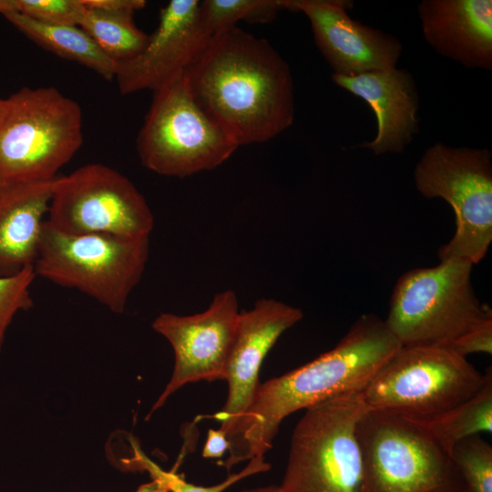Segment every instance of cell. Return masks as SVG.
<instances>
[{"mask_svg": "<svg viewBox=\"0 0 492 492\" xmlns=\"http://www.w3.org/2000/svg\"><path fill=\"white\" fill-rule=\"evenodd\" d=\"M356 436L363 492H466L450 454L415 418L368 408Z\"/></svg>", "mask_w": 492, "mask_h": 492, "instance_id": "6", "label": "cell"}, {"mask_svg": "<svg viewBox=\"0 0 492 492\" xmlns=\"http://www.w3.org/2000/svg\"><path fill=\"white\" fill-rule=\"evenodd\" d=\"M135 492H169L165 485L159 480L152 479L150 482L141 485Z\"/></svg>", "mask_w": 492, "mask_h": 492, "instance_id": "31", "label": "cell"}, {"mask_svg": "<svg viewBox=\"0 0 492 492\" xmlns=\"http://www.w3.org/2000/svg\"><path fill=\"white\" fill-rule=\"evenodd\" d=\"M240 313L235 292L225 290L215 294L201 313L192 315L161 313L155 318L152 328L169 342L175 364L169 382L148 417L187 384L224 380Z\"/></svg>", "mask_w": 492, "mask_h": 492, "instance_id": "12", "label": "cell"}, {"mask_svg": "<svg viewBox=\"0 0 492 492\" xmlns=\"http://www.w3.org/2000/svg\"><path fill=\"white\" fill-rule=\"evenodd\" d=\"M199 0H171L159 13L156 30L135 57L118 63L122 95L155 91L185 72L211 37L202 26Z\"/></svg>", "mask_w": 492, "mask_h": 492, "instance_id": "15", "label": "cell"}, {"mask_svg": "<svg viewBox=\"0 0 492 492\" xmlns=\"http://www.w3.org/2000/svg\"><path fill=\"white\" fill-rule=\"evenodd\" d=\"M3 15L43 48L92 69L106 80L115 78L118 63L80 26L44 24L15 12Z\"/></svg>", "mask_w": 492, "mask_h": 492, "instance_id": "19", "label": "cell"}, {"mask_svg": "<svg viewBox=\"0 0 492 492\" xmlns=\"http://www.w3.org/2000/svg\"><path fill=\"white\" fill-rule=\"evenodd\" d=\"M56 178L0 182V276L14 275L34 266Z\"/></svg>", "mask_w": 492, "mask_h": 492, "instance_id": "18", "label": "cell"}, {"mask_svg": "<svg viewBox=\"0 0 492 492\" xmlns=\"http://www.w3.org/2000/svg\"><path fill=\"white\" fill-rule=\"evenodd\" d=\"M418 14L436 52L468 68L492 69L491 0H423Z\"/></svg>", "mask_w": 492, "mask_h": 492, "instance_id": "17", "label": "cell"}, {"mask_svg": "<svg viewBox=\"0 0 492 492\" xmlns=\"http://www.w3.org/2000/svg\"><path fill=\"white\" fill-rule=\"evenodd\" d=\"M230 441L226 433L220 428H210L207 432L205 445L202 450L204 458H220L229 451Z\"/></svg>", "mask_w": 492, "mask_h": 492, "instance_id": "29", "label": "cell"}, {"mask_svg": "<svg viewBox=\"0 0 492 492\" xmlns=\"http://www.w3.org/2000/svg\"><path fill=\"white\" fill-rule=\"evenodd\" d=\"M445 348L466 357L474 353L492 354V314L459 335Z\"/></svg>", "mask_w": 492, "mask_h": 492, "instance_id": "27", "label": "cell"}, {"mask_svg": "<svg viewBox=\"0 0 492 492\" xmlns=\"http://www.w3.org/2000/svg\"><path fill=\"white\" fill-rule=\"evenodd\" d=\"M241 492H283V491L280 486L270 485V486L244 489Z\"/></svg>", "mask_w": 492, "mask_h": 492, "instance_id": "32", "label": "cell"}, {"mask_svg": "<svg viewBox=\"0 0 492 492\" xmlns=\"http://www.w3.org/2000/svg\"><path fill=\"white\" fill-rule=\"evenodd\" d=\"M340 87L365 101L377 121L374 138L359 147L374 155L400 153L418 132L419 97L413 76L396 67L355 76L332 75Z\"/></svg>", "mask_w": 492, "mask_h": 492, "instance_id": "16", "label": "cell"}, {"mask_svg": "<svg viewBox=\"0 0 492 492\" xmlns=\"http://www.w3.org/2000/svg\"><path fill=\"white\" fill-rule=\"evenodd\" d=\"M47 215L53 227L74 234L149 237L154 228L151 209L136 186L100 163L58 176Z\"/></svg>", "mask_w": 492, "mask_h": 492, "instance_id": "11", "label": "cell"}, {"mask_svg": "<svg viewBox=\"0 0 492 492\" xmlns=\"http://www.w3.org/2000/svg\"><path fill=\"white\" fill-rule=\"evenodd\" d=\"M152 93L137 137L148 169L182 179L219 167L239 148L195 101L184 72Z\"/></svg>", "mask_w": 492, "mask_h": 492, "instance_id": "8", "label": "cell"}, {"mask_svg": "<svg viewBox=\"0 0 492 492\" xmlns=\"http://www.w3.org/2000/svg\"><path fill=\"white\" fill-rule=\"evenodd\" d=\"M36 277L34 266L14 275L0 276V351L14 316L33 306L30 288Z\"/></svg>", "mask_w": 492, "mask_h": 492, "instance_id": "25", "label": "cell"}, {"mask_svg": "<svg viewBox=\"0 0 492 492\" xmlns=\"http://www.w3.org/2000/svg\"><path fill=\"white\" fill-rule=\"evenodd\" d=\"M83 144L79 105L53 87H22L0 100V182L57 177Z\"/></svg>", "mask_w": 492, "mask_h": 492, "instance_id": "3", "label": "cell"}, {"mask_svg": "<svg viewBox=\"0 0 492 492\" xmlns=\"http://www.w3.org/2000/svg\"><path fill=\"white\" fill-rule=\"evenodd\" d=\"M487 379L466 357L440 346H403L362 391L369 409L425 419L477 393Z\"/></svg>", "mask_w": 492, "mask_h": 492, "instance_id": "10", "label": "cell"}, {"mask_svg": "<svg viewBox=\"0 0 492 492\" xmlns=\"http://www.w3.org/2000/svg\"><path fill=\"white\" fill-rule=\"evenodd\" d=\"M492 155L487 149L437 142L425 149L414 170L416 190L441 198L453 209L456 231L438 250L439 260L462 258L473 265L492 241Z\"/></svg>", "mask_w": 492, "mask_h": 492, "instance_id": "9", "label": "cell"}, {"mask_svg": "<svg viewBox=\"0 0 492 492\" xmlns=\"http://www.w3.org/2000/svg\"><path fill=\"white\" fill-rule=\"evenodd\" d=\"M285 9L284 0H258L246 20L249 23H267Z\"/></svg>", "mask_w": 492, "mask_h": 492, "instance_id": "30", "label": "cell"}, {"mask_svg": "<svg viewBox=\"0 0 492 492\" xmlns=\"http://www.w3.org/2000/svg\"><path fill=\"white\" fill-rule=\"evenodd\" d=\"M83 0H0V13L15 12L48 25L78 26Z\"/></svg>", "mask_w": 492, "mask_h": 492, "instance_id": "24", "label": "cell"}, {"mask_svg": "<svg viewBox=\"0 0 492 492\" xmlns=\"http://www.w3.org/2000/svg\"><path fill=\"white\" fill-rule=\"evenodd\" d=\"M400 346L384 320L373 313L361 315L333 348L260 384L221 465L230 471L240 462L264 456L288 415L362 392Z\"/></svg>", "mask_w": 492, "mask_h": 492, "instance_id": "2", "label": "cell"}, {"mask_svg": "<svg viewBox=\"0 0 492 492\" xmlns=\"http://www.w3.org/2000/svg\"><path fill=\"white\" fill-rule=\"evenodd\" d=\"M450 456L466 492H492V446L480 435L456 443Z\"/></svg>", "mask_w": 492, "mask_h": 492, "instance_id": "22", "label": "cell"}, {"mask_svg": "<svg viewBox=\"0 0 492 492\" xmlns=\"http://www.w3.org/2000/svg\"><path fill=\"white\" fill-rule=\"evenodd\" d=\"M303 317L302 311L272 298H261L241 311L235 338L225 367L228 397L215 415L229 441L251 405L261 384L259 374L264 358L278 339Z\"/></svg>", "mask_w": 492, "mask_h": 492, "instance_id": "13", "label": "cell"}, {"mask_svg": "<svg viewBox=\"0 0 492 492\" xmlns=\"http://www.w3.org/2000/svg\"><path fill=\"white\" fill-rule=\"evenodd\" d=\"M184 76L198 105L239 147L268 141L293 122L288 64L238 26L212 36Z\"/></svg>", "mask_w": 492, "mask_h": 492, "instance_id": "1", "label": "cell"}, {"mask_svg": "<svg viewBox=\"0 0 492 492\" xmlns=\"http://www.w3.org/2000/svg\"><path fill=\"white\" fill-rule=\"evenodd\" d=\"M134 456L129 459L132 466L138 470L147 471L152 479L163 483L169 492H223L231 486L250 476L266 472L271 464L264 460V456H256L249 460L246 466L241 471L231 474L222 482L204 487L187 482L181 476L161 469L142 452L140 447L132 442Z\"/></svg>", "mask_w": 492, "mask_h": 492, "instance_id": "23", "label": "cell"}, {"mask_svg": "<svg viewBox=\"0 0 492 492\" xmlns=\"http://www.w3.org/2000/svg\"><path fill=\"white\" fill-rule=\"evenodd\" d=\"M83 2L87 7L127 16H133L147 4L145 0H83Z\"/></svg>", "mask_w": 492, "mask_h": 492, "instance_id": "28", "label": "cell"}, {"mask_svg": "<svg viewBox=\"0 0 492 492\" xmlns=\"http://www.w3.org/2000/svg\"><path fill=\"white\" fill-rule=\"evenodd\" d=\"M149 255V237L67 233L46 220L34 269L36 276L76 289L121 313Z\"/></svg>", "mask_w": 492, "mask_h": 492, "instance_id": "5", "label": "cell"}, {"mask_svg": "<svg viewBox=\"0 0 492 492\" xmlns=\"http://www.w3.org/2000/svg\"><path fill=\"white\" fill-rule=\"evenodd\" d=\"M412 418V417H411ZM449 454L456 443L492 432V372L481 389L468 399L435 416L417 419Z\"/></svg>", "mask_w": 492, "mask_h": 492, "instance_id": "20", "label": "cell"}, {"mask_svg": "<svg viewBox=\"0 0 492 492\" xmlns=\"http://www.w3.org/2000/svg\"><path fill=\"white\" fill-rule=\"evenodd\" d=\"M473 266L466 259L447 258L397 280L384 321L401 345L445 347L492 314L475 294Z\"/></svg>", "mask_w": 492, "mask_h": 492, "instance_id": "4", "label": "cell"}, {"mask_svg": "<svg viewBox=\"0 0 492 492\" xmlns=\"http://www.w3.org/2000/svg\"><path fill=\"white\" fill-rule=\"evenodd\" d=\"M285 9L309 19L315 44L335 75L355 76L396 67L401 42L354 20L347 0H284Z\"/></svg>", "mask_w": 492, "mask_h": 492, "instance_id": "14", "label": "cell"}, {"mask_svg": "<svg viewBox=\"0 0 492 492\" xmlns=\"http://www.w3.org/2000/svg\"><path fill=\"white\" fill-rule=\"evenodd\" d=\"M258 0H203L199 15L202 26L212 36L246 20Z\"/></svg>", "mask_w": 492, "mask_h": 492, "instance_id": "26", "label": "cell"}, {"mask_svg": "<svg viewBox=\"0 0 492 492\" xmlns=\"http://www.w3.org/2000/svg\"><path fill=\"white\" fill-rule=\"evenodd\" d=\"M367 409L362 392L305 409L292 435L282 491L363 492L356 427Z\"/></svg>", "mask_w": 492, "mask_h": 492, "instance_id": "7", "label": "cell"}, {"mask_svg": "<svg viewBox=\"0 0 492 492\" xmlns=\"http://www.w3.org/2000/svg\"><path fill=\"white\" fill-rule=\"evenodd\" d=\"M78 26L117 63L138 56L149 40V35L137 27L133 16L113 15L86 5Z\"/></svg>", "mask_w": 492, "mask_h": 492, "instance_id": "21", "label": "cell"}, {"mask_svg": "<svg viewBox=\"0 0 492 492\" xmlns=\"http://www.w3.org/2000/svg\"><path fill=\"white\" fill-rule=\"evenodd\" d=\"M0 100H1V98H0Z\"/></svg>", "mask_w": 492, "mask_h": 492, "instance_id": "33", "label": "cell"}]
</instances>
